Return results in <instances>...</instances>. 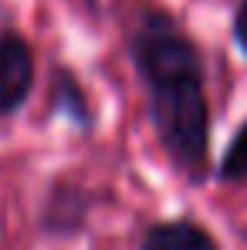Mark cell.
Returning a JSON list of instances; mask_svg holds the SVG:
<instances>
[{
  "instance_id": "1",
  "label": "cell",
  "mask_w": 247,
  "mask_h": 250,
  "mask_svg": "<svg viewBox=\"0 0 247 250\" xmlns=\"http://www.w3.org/2000/svg\"><path fill=\"white\" fill-rule=\"evenodd\" d=\"M146 91L149 119L166 159L190 183H203L210 172V98L203 75L146 84Z\"/></svg>"
},
{
  "instance_id": "2",
  "label": "cell",
  "mask_w": 247,
  "mask_h": 250,
  "mask_svg": "<svg viewBox=\"0 0 247 250\" xmlns=\"http://www.w3.org/2000/svg\"><path fill=\"white\" fill-rule=\"evenodd\" d=\"M129 54L139 71L142 84L169 82L183 75H203V51L193 41L183 24L166 10H142L132 34H129Z\"/></svg>"
},
{
  "instance_id": "3",
  "label": "cell",
  "mask_w": 247,
  "mask_h": 250,
  "mask_svg": "<svg viewBox=\"0 0 247 250\" xmlns=\"http://www.w3.org/2000/svg\"><path fill=\"white\" fill-rule=\"evenodd\" d=\"M34 84V54L31 44L17 34L0 38V115H10Z\"/></svg>"
},
{
  "instance_id": "4",
  "label": "cell",
  "mask_w": 247,
  "mask_h": 250,
  "mask_svg": "<svg viewBox=\"0 0 247 250\" xmlns=\"http://www.w3.org/2000/svg\"><path fill=\"white\" fill-rule=\"evenodd\" d=\"M142 250H220L213 233L193 220H163L153 223L142 237Z\"/></svg>"
},
{
  "instance_id": "5",
  "label": "cell",
  "mask_w": 247,
  "mask_h": 250,
  "mask_svg": "<svg viewBox=\"0 0 247 250\" xmlns=\"http://www.w3.org/2000/svg\"><path fill=\"white\" fill-rule=\"evenodd\" d=\"M217 179H220V183H230V186L247 183V119L241 122V128L234 132L230 146L224 149V156H220V163H217Z\"/></svg>"
},
{
  "instance_id": "6",
  "label": "cell",
  "mask_w": 247,
  "mask_h": 250,
  "mask_svg": "<svg viewBox=\"0 0 247 250\" xmlns=\"http://www.w3.org/2000/svg\"><path fill=\"white\" fill-rule=\"evenodd\" d=\"M54 95H58V108L65 112V115H71L75 122L88 128L91 125V108H88V98H85V91L78 88V82L65 71V75H58V84H54Z\"/></svg>"
},
{
  "instance_id": "7",
  "label": "cell",
  "mask_w": 247,
  "mask_h": 250,
  "mask_svg": "<svg viewBox=\"0 0 247 250\" xmlns=\"http://www.w3.org/2000/svg\"><path fill=\"white\" fill-rule=\"evenodd\" d=\"M234 41L241 47V54L247 58V0H241L237 10H234Z\"/></svg>"
}]
</instances>
